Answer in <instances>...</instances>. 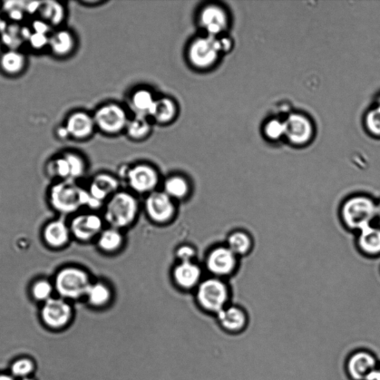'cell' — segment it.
I'll return each instance as SVG.
<instances>
[{
    "mask_svg": "<svg viewBox=\"0 0 380 380\" xmlns=\"http://www.w3.org/2000/svg\"><path fill=\"white\" fill-rule=\"evenodd\" d=\"M266 132L270 139H277L284 133V124L272 121L267 125Z\"/></svg>",
    "mask_w": 380,
    "mask_h": 380,
    "instance_id": "cell-36",
    "label": "cell"
},
{
    "mask_svg": "<svg viewBox=\"0 0 380 380\" xmlns=\"http://www.w3.org/2000/svg\"><path fill=\"white\" fill-rule=\"evenodd\" d=\"M28 40L31 46L35 48V50H41V48H43L46 46H48L50 37L47 36V34L34 32L31 34Z\"/></svg>",
    "mask_w": 380,
    "mask_h": 380,
    "instance_id": "cell-38",
    "label": "cell"
},
{
    "mask_svg": "<svg viewBox=\"0 0 380 380\" xmlns=\"http://www.w3.org/2000/svg\"><path fill=\"white\" fill-rule=\"evenodd\" d=\"M126 177L132 190L148 194L155 191L160 179L157 170L148 164L134 166L126 172Z\"/></svg>",
    "mask_w": 380,
    "mask_h": 380,
    "instance_id": "cell-11",
    "label": "cell"
},
{
    "mask_svg": "<svg viewBox=\"0 0 380 380\" xmlns=\"http://www.w3.org/2000/svg\"><path fill=\"white\" fill-rule=\"evenodd\" d=\"M199 23L208 35L218 37L227 28L228 18L221 7L208 6L203 8L199 16Z\"/></svg>",
    "mask_w": 380,
    "mask_h": 380,
    "instance_id": "cell-16",
    "label": "cell"
},
{
    "mask_svg": "<svg viewBox=\"0 0 380 380\" xmlns=\"http://www.w3.org/2000/svg\"><path fill=\"white\" fill-rule=\"evenodd\" d=\"M57 134L58 137L61 139H67L68 137H70V134L69 133H68L65 126H63V128L58 129Z\"/></svg>",
    "mask_w": 380,
    "mask_h": 380,
    "instance_id": "cell-41",
    "label": "cell"
},
{
    "mask_svg": "<svg viewBox=\"0 0 380 380\" xmlns=\"http://www.w3.org/2000/svg\"><path fill=\"white\" fill-rule=\"evenodd\" d=\"M151 130V125L148 117L135 115L126 126V131L132 139H141L148 135Z\"/></svg>",
    "mask_w": 380,
    "mask_h": 380,
    "instance_id": "cell-30",
    "label": "cell"
},
{
    "mask_svg": "<svg viewBox=\"0 0 380 380\" xmlns=\"http://www.w3.org/2000/svg\"><path fill=\"white\" fill-rule=\"evenodd\" d=\"M163 191L172 200H182L188 197L190 185L181 175H172L164 181Z\"/></svg>",
    "mask_w": 380,
    "mask_h": 380,
    "instance_id": "cell-27",
    "label": "cell"
},
{
    "mask_svg": "<svg viewBox=\"0 0 380 380\" xmlns=\"http://www.w3.org/2000/svg\"><path fill=\"white\" fill-rule=\"evenodd\" d=\"M201 275V268L193 261H180L172 271L175 285L185 290L197 288Z\"/></svg>",
    "mask_w": 380,
    "mask_h": 380,
    "instance_id": "cell-17",
    "label": "cell"
},
{
    "mask_svg": "<svg viewBox=\"0 0 380 380\" xmlns=\"http://www.w3.org/2000/svg\"><path fill=\"white\" fill-rule=\"evenodd\" d=\"M63 156L70 166V180L74 181L82 177L85 174L86 167L81 156L73 152H67Z\"/></svg>",
    "mask_w": 380,
    "mask_h": 380,
    "instance_id": "cell-31",
    "label": "cell"
},
{
    "mask_svg": "<svg viewBox=\"0 0 380 380\" xmlns=\"http://www.w3.org/2000/svg\"><path fill=\"white\" fill-rule=\"evenodd\" d=\"M217 318L221 328L232 335L245 332L250 324L248 311L237 305L230 304L217 314Z\"/></svg>",
    "mask_w": 380,
    "mask_h": 380,
    "instance_id": "cell-13",
    "label": "cell"
},
{
    "mask_svg": "<svg viewBox=\"0 0 380 380\" xmlns=\"http://www.w3.org/2000/svg\"><path fill=\"white\" fill-rule=\"evenodd\" d=\"M231 291L225 280L217 277L204 279L197 288L199 306L209 313L218 314L230 305Z\"/></svg>",
    "mask_w": 380,
    "mask_h": 380,
    "instance_id": "cell-3",
    "label": "cell"
},
{
    "mask_svg": "<svg viewBox=\"0 0 380 380\" xmlns=\"http://www.w3.org/2000/svg\"><path fill=\"white\" fill-rule=\"evenodd\" d=\"M239 259L227 246L212 249L206 259V267L214 277L222 279L235 274L239 266Z\"/></svg>",
    "mask_w": 380,
    "mask_h": 380,
    "instance_id": "cell-7",
    "label": "cell"
},
{
    "mask_svg": "<svg viewBox=\"0 0 380 380\" xmlns=\"http://www.w3.org/2000/svg\"><path fill=\"white\" fill-rule=\"evenodd\" d=\"M26 58L14 50H8L0 56V69L9 76L21 74L26 69Z\"/></svg>",
    "mask_w": 380,
    "mask_h": 380,
    "instance_id": "cell-23",
    "label": "cell"
},
{
    "mask_svg": "<svg viewBox=\"0 0 380 380\" xmlns=\"http://www.w3.org/2000/svg\"><path fill=\"white\" fill-rule=\"evenodd\" d=\"M375 355L366 349H357L346 360L345 371L350 380H366L378 368Z\"/></svg>",
    "mask_w": 380,
    "mask_h": 380,
    "instance_id": "cell-8",
    "label": "cell"
},
{
    "mask_svg": "<svg viewBox=\"0 0 380 380\" xmlns=\"http://www.w3.org/2000/svg\"><path fill=\"white\" fill-rule=\"evenodd\" d=\"M226 246L239 258H241L250 254L254 249L255 241L248 231L237 230L229 234Z\"/></svg>",
    "mask_w": 380,
    "mask_h": 380,
    "instance_id": "cell-22",
    "label": "cell"
},
{
    "mask_svg": "<svg viewBox=\"0 0 380 380\" xmlns=\"http://www.w3.org/2000/svg\"><path fill=\"white\" fill-rule=\"evenodd\" d=\"M379 272H380V268H379Z\"/></svg>",
    "mask_w": 380,
    "mask_h": 380,
    "instance_id": "cell-47",
    "label": "cell"
},
{
    "mask_svg": "<svg viewBox=\"0 0 380 380\" xmlns=\"http://www.w3.org/2000/svg\"><path fill=\"white\" fill-rule=\"evenodd\" d=\"M53 290L54 286L51 282L46 279H40L35 281L32 286V294L36 300L46 303L52 298Z\"/></svg>",
    "mask_w": 380,
    "mask_h": 380,
    "instance_id": "cell-32",
    "label": "cell"
},
{
    "mask_svg": "<svg viewBox=\"0 0 380 380\" xmlns=\"http://www.w3.org/2000/svg\"><path fill=\"white\" fill-rule=\"evenodd\" d=\"M42 8L43 17L50 19L53 25L59 23L64 17V9L57 3H46Z\"/></svg>",
    "mask_w": 380,
    "mask_h": 380,
    "instance_id": "cell-34",
    "label": "cell"
},
{
    "mask_svg": "<svg viewBox=\"0 0 380 380\" xmlns=\"http://www.w3.org/2000/svg\"><path fill=\"white\" fill-rule=\"evenodd\" d=\"M72 235L81 241H89L99 237L103 230V219L96 213H84L72 221Z\"/></svg>",
    "mask_w": 380,
    "mask_h": 380,
    "instance_id": "cell-14",
    "label": "cell"
},
{
    "mask_svg": "<svg viewBox=\"0 0 380 380\" xmlns=\"http://www.w3.org/2000/svg\"><path fill=\"white\" fill-rule=\"evenodd\" d=\"M0 380H16L13 376L7 374H0Z\"/></svg>",
    "mask_w": 380,
    "mask_h": 380,
    "instance_id": "cell-43",
    "label": "cell"
},
{
    "mask_svg": "<svg viewBox=\"0 0 380 380\" xmlns=\"http://www.w3.org/2000/svg\"><path fill=\"white\" fill-rule=\"evenodd\" d=\"M70 228L62 220L48 223L43 230V239L48 246L61 248L69 243L71 236Z\"/></svg>",
    "mask_w": 380,
    "mask_h": 380,
    "instance_id": "cell-21",
    "label": "cell"
},
{
    "mask_svg": "<svg viewBox=\"0 0 380 380\" xmlns=\"http://www.w3.org/2000/svg\"><path fill=\"white\" fill-rule=\"evenodd\" d=\"M97 239V247L106 253H114L120 250L124 242L120 230L113 228L103 229Z\"/></svg>",
    "mask_w": 380,
    "mask_h": 380,
    "instance_id": "cell-26",
    "label": "cell"
},
{
    "mask_svg": "<svg viewBox=\"0 0 380 380\" xmlns=\"http://www.w3.org/2000/svg\"><path fill=\"white\" fill-rule=\"evenodd\" d=\"M376 221L379 222L380 226V199L377 200Z\"/></svg>",
    "mask_w": 380,
    "mask_h": 380,
    "instance_id": "cell-42",
    "label": "cell"
},
{
    "mask_svg": "<svg viewBox=\"0 0 380 380\" xmlns=\"http://www.w3.org/2000/svg\"><path fill=\"white\" fill-rule=\"evenodd\" d=\"M21 380H34V379L31 378V377H27L21 379Z\"/></svg>",
    "mask_w": 380,
    "mask_h": 380,
    "instance_id": "cell-44",
    "label": "cell"
},
{
    "mask_svg": "<svg viewBox=\"0 0 380 380\" xmlns=\"http://www.w3.org/2000/svg\"><path fill=\"white\" fill-rule=\"evenodd\" d=\"M230 41L227 38L209 36L197 38L190 45L188 57L190 63L199 69H207L215 63L220 54L228 51Z\"/></svg>",
    "mask_w": 380,
    "mask_h": 380,
    "instance_id": "cell-5",
    "label": "cell"
},
{
    "mask_svg": "<svg viewBox=\"0 0 380 380\" xmlns=\"http://www.w3.org/2000/svg\"><path fill=\"white\" fill-rule=\"evenodd\" d=\"M1 24H2V19H1V17H0V26H1Z\"/></svg>",
    "mask_w": 380,
    "mask_h": 380,
    "instance_id": "cell-45",
    "label": "cell"
},
{
    "mask_svg": "<svg viewBox=\"0 0 380 380\" xmlns=\"http://www.w3.org/2000/svg\"><path fill=\"white\" fill-rule=\"evenodd\" d=\"M65 128L70 137L82 140L92 135L96 126L93 116L84 112H76L68 118Z\"/></svg>",
    "mask_w": 380,
    "mask_h": 380,
    "instance_id": "cell-18",
    "label": "cell"
},
{
    "mask_svg": "<svg viewBox=\"0 0 380 380\" xmlns=\"http://www.w3.org/2000/svg\"><path fill=\"white\" fill-rule=\"evenodd\" d=\"M95 126L102 132L115 134L121 132L128 124V114L117 104L103 106L93 116Z\"/></svg>",
    "mask_w": 380,
    "mask_h": 380,
    "instance_id": "cell-10",
    "label": "cell"
},
{
    "mask_svg": "<svg viewBox=\"0 0 380 380\" xmlns=\"http://www.w3.org/2000/svg\"><path fill=\"white\" fill-rule=\"evenodd\" d=\"M196 254V250L188 245L181 246L177 250V257L180 261H192Z\"/></svg>",
    "mask_w": 380,
    "mask_h": 380,
    "instance_id": "cell-39",
    "label": "cell"
},
{
    "mask_svg": "<svg viewBox=\"0 0 380 380\" xmlns=\"http://www.w3.org/2000/svg\"><path fill=\"white\" fill-rule=\"evenodd\" d=\"M48 46L55 56L59 57L68 56L74 50V37L69 31H58L50 37Z\"/></svg>",
    "mask_w": 380,
    "mask_h": 380,
    "instance_id": "cell-24",
    "label": "cell"
},
{
    "mask_svg": "<svg viewBox=\"0 0 380 380\" xmlns=\"http://www.w3.org/2000/svg\"><path fill=\"white\" fill-rule=\"evenodd\" d=\"M356 246L363 256L369 259L380 257V226L375 223L356 233Z\"/></svg>",
    "mask_w": 380,
    "mask_h": 380,
    "instance_id": "cell-15",
    "label": "cell"
},
{
    "mask_svg": "<svg viewBox=\"0 0 380 380\" xmlns=\"http://www.w3.org/2000/svg\"><path fill=\"white\" fill-rule=\"evenodd\" d=\"M378 110H380V106H379V109H378Z\"/></svg>",
    "mask_w": 380,
    "mask_h": 380,
    "instance_id": "cell-46",
    "label": "cell"
},
{
    "mask_svg": "<svg viewBox=\"0 0 380 380\" xmlns=\"http://www.w3.org/2000/svg\"><path fill=\"white\" fill-rule=\"evenodd\" d=\"M284 133L292 143L303 145L311 138L312 126L304 116L292 115L284 124Z\"/></svg>",
    "mask_w": 380,
    "mask_h": 380,
    "instance_id": "cell-19",
    "label": "cell"
},
{
    "mask_svg": "<svg viewBox=\"0 0 380 380\" xmlns=\"http://www.w3.org/2000/svg\"><path fill=\"white\" fill-rule=\"evenodd\" d=\"M177 106L170 99L163 97L155 101L151 117L160 123L171 121L177 114Z\"/></svg>",
    "mask_w": 380,
    "mask_h": 380,
    "instance_id": "cell-29",
    "label": "cell"
},
{
    "mask_svg": "<svg viewBox=\"0 0 380 380\" xmlns=\"http://www.w3.org/2000/svg\"><path fill=\"white\" fill-rule=\"evenodd\" d=\"M86 298L91 306L103 308L110 303L112 292L110 286L104 282H95L88 290Z\"/></svg>",
    "mask_w": 380,
    "mask_h": 380,
    "instance_id": "cell-25",
    "label": "cell"
},
{
    "mask_svg": "<svg viewBox=\"0 0 380 380\" xmlns=\"http://www.w3.org/2000/svg\"><path fill=\"white\" fill-rule=\"evenodd\" d=\"M145 210L149 219L159 225L171 221L177 212L174 200L163 191H154L145 200Z\"/></svg>",
    "mask_w": 380,
    "mask_h": 380,
    "instance_id": "cell-9",
    "label": "cell"
},
{
    "mask_svg": "<svg viewBox=\"0 0 380 380\" xmlns=\"http://www.w3.org/2000/svg\"><path fill=\"white\" fill-rule=\"evenodd\" d=\"M48 171L64 180H70V166L63 155L50 163Z\"/></svg>",
    "mask_w": 380,
    "mask_h": 380,
    "instance_id": "cell-35",
    "label": "cell"
},
{
    "mask_svg": "<svg viewBox=\"0 0 380 380\" xmlns=\"http://www.w3.org/2000/svg\"><path fill=\"white\" fill-rule=\"evenodd\" d=\"M33 28L35 32L47 34L48 25L42 21H36L33 23Z\"/></svg>",
    "mask_w": 380,
    "mask_h": 380,
    "instance_id": "cell-40",
    "label": "cell"
},
{
    "mask_svg": "<svg viewBox=\"0 0 380 380\" xmlns=\"http://www.w3.org/2000/svg\"><path fill=\"white\" fill-rule=\"evenodd\" d=\"M156 99L151 92L141 90L135 92L131 97L130 106L135 115L148 117L151 115Z\"/></svg>",
    "mask_w": 380,
    "mask_h": 380,
    "instance_id": "cell-28",
    "label": "cell"
},
{
    "mask_svg": "<svg viewBox=\"0 0 380 380\" xmlns=\"http://www.w3.org/2000/svg\"><path fill=\"white\" fill-rule=\"evenodd\" d=\"M41 317L46 326L60 329L70 323L73 317V309L66 299L51 298L44 303Z\"/></svg>",
    "mask_w": 380,
    "mask_h": 380,
    "instance_id": "cell-12",
    "label": "cell"
},
{
    "mask_svg": "<svg viewBox=\"0 0 380 380\" xmlns=\"http://www.w3.org/2000/svg\"><path fill=\"white\" fill-rule=\"evenodd\" d=\"M91 199L89 190L82 189L72 180L57 183L50 192L52 206L65 214L72 213L81 207H90Z\"/></svg>",
    "mask_w": 380,
    "mask_h": 380,
    "instance_id": "cell-4",
    "label": "cell"
},
{
    "mask_svg": "<svg viewBox=\"0 0 380 380\" xmlns=\"http://www.w3.org/2000/svg\"><path fill=\"white\" fill-rule=\"evenodd\" d=\"M377 200L366 193H355L340 204L339 216L346 230L357 233L376 221Z\"/></svg>",
    "mask_w": 380,
    "mask_h": 380,
    "instance_id": "cell-1",
    "label": "cell"
},
{
    "mask_svg": "<svg viewBox=\"0 0 380 380\" xmlns=\"http://www.w3.org/2000/svg\"><path fill=\"white\" fill-rule=\"evenodd\" d=\"M368 128L373 133L380 135V110L370 112L367 117Z\"/></svg>",
    "mask_w": 380,
    "mask_h": 380,
    "instance_id": "cell-37",
    "label": "cell"
},
{
    "mask_svg": "<svg viewBox=\"0 0 380 380\" xmlns=\"http://www.w3.org/2000/svg\"><path fill=\"white\" fill-rule=\"evenodd\" d=\"M92 282L88 272L81 268L67 267L57 272L54 288L64 299L86 297Z\"/></svg>",
    "mask_w": 380,
    "mask_h": 380,
    "instance_id": "cell-6",
    "label": "cell"
},
{
    "mask_svg": "<svg viewBox=\"0 0 380 380\" xmlns=\"http://www.w3.org/2000/svg\"><path fill=\"white\" fill-rule=\"evenodd\" d=\"M139 213L137 199L131 192L118 191L107 200L103 219L110 228L121 230L130 227Z\"/></svg>",
    "mask_w": 380,
    "mask_h": 380,
    "instance_id": "cell-2",
    "label": "cell"
},
{
    "mask_svg": "<svg viewBox=\"0 0 380 380\" xmlns=\"http://www.w3.org/2000/svg\"><path fill=\"white\" fill-rule=\"evenodd\" d=\"M119 188L118 179L110 174L100 173L92 180L89 192L94 200L103 203L118 192Z\"/></svg>",
    "mask_w": 380,
    "mask_h": 380,
    "instance_id": "cell-20",
    "label": "cell"
},
{
    "mask_svg": "<svg viewBox=\"0 0 380 380\" xmlns=\"http://www.w3.org/2000/svg\"><path fill=\"white\" fill-rule=\"evenodd\" d=\"M34 370V364L30 359L22 358L17 359L11 367L12 376L21 379L30 375Z\"/></svg>",
    "mask_w": 380,
    "mask_h": 380,
    "instance_id": "cell-33",
    "label": "cell"
}]
</instances>
